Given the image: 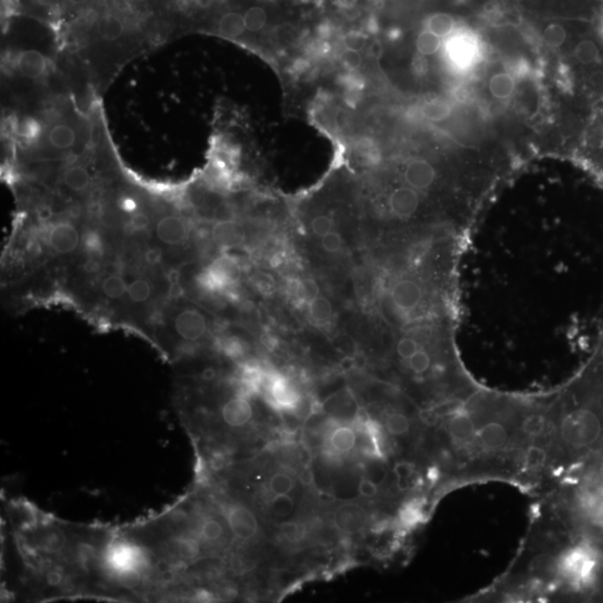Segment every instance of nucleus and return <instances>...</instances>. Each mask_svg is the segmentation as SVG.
Instances as JSON below:
<instances>
[{"label": "nucleus", "mask_w": 603, "mask_h": 603, "mask_svg": "<svg viewBox=\"0 0 603 603\" xmlns=\"http://www.w3.org/2000/svg\"><path fill=\"white\" fill-rule=\"evenodd\" d=\"M309 315L315 322L326 323L332 318V304L327 298L318 296L309 303Z\"/></svg>", "instance_id": "a878e982"}, {"label": "nucleus", "mask_w": 603, "mask_h": 603, "mask_svg": "<svg viewBox=\"0 0 603 603\" xmlns=\"http://www.w3.org/2000/svg\"><path fill=\"white\" fill-rule=\"evenodd\" d=\"M218 30L225 37L238 38L246 32L244 15L235 10H229L220 16L217 23Z\"/></svg>", "instance_id": "2eb2a0df"}, {"label": "nucleus", "mask_w": 603, "mask_h": 603, "mask_svg": "<svg viewBox=\"0 0 603 603\" xmlns=\"http://www.w3.org/2000/svg\"><path fill=\"white\" fill-rule=\"evenodd\" d=\"M393 473L397 479L410 480L415 474V465L408 462H397L393 467Z\"/></svg>", "instance_id": "c03bdc74"}, {"label": "nucleus", "mask_w": 603, "mask_h": 603, "mask_svg": "<svg viewBox=\"0 0 603 603\" xmlns=\"http://www.w3.org/2000/svg\"><path fill=\"white\" fill-rule=\"evenodd\" d=\"M82 244L80 231L70 222H58L48 234V245L58 255L72 254Z\"/></svg>", "instance_id": "0eeeda50"}, {"label": "nucleus", "mask_w": 603, "mask_h": 603, "mask_svg": "<svg viewBox=\"0 0 603 603\" xmlns=\"http://www.w3.org/2000/svg\"><path fill=\"white\" fill-rule=\"evenodd\" d=\"M225 519L229 530L236 539L249 541L258 532V521L255 514L243 505H229L225 510Z\"/></svg>", "instance_id": "39448f33"}, {"label": "nucleus", "mask_w": 603, "mask_h": 603, "mask_svg": "<svg viewBox=\"0 0 603 603\" xmlns=\"http://www.w3.org/2000/svg\"><path fill=\"white\" fill-rule=\"evenodd\" d=\"M242 276V269L234 257L222 255L200 275V284L209 291H220L236 284Z\"/></svg>", "instance_id": "f03ea898"}, {"label": "nucleus", "mask_w": 603, "mask_h": 603, "mask_svg": "<svg viewBox=\"0 0 603 603\" xmlns=\"http://www.w3.org/2000/svg\"><path fill=\"white\" fill-rule=\"evenodd\" d=\"M201 542L216 543L225 535V526L214 516H206L200 521L196 531Z\"/></svg>", "instance_id": "f3484780"}, {"label": "nucleus", "mask_w": 603, "mask_h": 603, "mask_svg": "<svg viewBox=\"0 0 603 603\" xmlns=\"http://www.w3.org/2000/svg\"><path fill=\"white\" fill-rule=\"evenodd\" d=\"M566 30L560 24H551L543 32V41L551 48H557L566 43Z\"/></svg>", "instance_id": "2f4dec72"}, {"label": "nucleus", "mask_w": 603, "mask_h": 603, "mask_svg": "<svg viewBox=\"0 0 603 603\" xmlns=\"http://www.w3.org/2000/svg\"><path fill=\"white\" fill-rule=\"evenodd\" d=\"M344 44H345L347 48L354 49V51L360 52L361 49H363L367 45V37L362 33H350L345 36Z\"/></svg>", "instance_id": "a19ab883"}, {"label": "nucleus", "mask_w": 603, "mask_h": 603, "mask_svg": "<svg viewBox=\"0 0 603 603\" xmlns=\"http://www.w3.org/2000/svg\"><path fill=\"white\" fill-rule=\"evenodd\" d=\"M211 235L213 240L220 249H236L244 240L243 227L233 220L217 222Z\"/></svg>", "instance_id": "9b49d317"}, {"label": "nucleus", "mask_w": 603, "mask_h": 603, "mask_svg": "<svg viewBox=\"0 0 603 603\" xmlns=\"http://www.w3.org/2000/svg\"><path fill=\"white\" fill-rule=\"evenodd\" d=\"M293 487H294V480L287 474L276 473L269 479V491L274 495L289 494Z\"/></svg>", "instance_id": "473e14b6"}, {"label": "nucleus", "mask_w": 603, "mask_h": 603, "mask_svg": "<svg viewBox=\"0 0 603 603\" xmlns=\"http://www.w3.org/2000/svg\"><path fill=\"white\" fill-rule=\"evenodd\" d=\"M573 57L583 67L592 66L599 62L600 46L592 39H582L573 48Z\"/></svg>", "instance_id": "6ab92c4d"}, {"label": "nucleus", "mask_w": 603, "mask_h": 603, "mask_svg": "<svg viewBox=\"0 0 603 603\" xmlns=\"http://www.w3.org/2000/svg\"><path fill=\"white\" fill-rule=\"evenodd\" d=\"M174 332L182 340L196 342L201 340L208 331L205 316L195 309H183L174 318Z\"/></svg>", "instance_id": "423d86ee"}, {"label": "nucleus", "mask_w": 603, "mask_h": 603, "mask_svg": "<svg viewBox=\"0 0 603 603\" xmlns=\"http://www.w3.org/2000/svg\"><path fill=\"white\" fill-rule=\"evenodd\" d=\"M393 303L402 311H411L415 309L422 298L420 286L413 280H404L395 284L393 293Z\"/></svg>", "instance_id": "f8f14e48"}, {"label": "nucleus", "mask_w": 603, "mask_h": 603, "mask_svg": "<svg viewBox=\"0 0 603 603\" xmlns=\"http://www.w3.org/2000/svg\"><path fill=\"white\" fill-rule=\"evenodd\" d=\"M340 61L344 69H347L350 72H354L361 66L362 56L358 51L348 48L341 54Z\"/></svg>", "instance_id": "4c0bfd02"}, {"label": "nucleus", "mask_w": 603, "mask_h": 603, "mask_svg": "<svg viewBox=\"0 0 603 603\" xmlns=\"http://www.w3.org/2000/svg\"><path fill=\"white\" fill-rule=\"evenodd\" d=\"M201 377L205 381H211V380H214L216 378V371L213 368H207V369L202 371Z\"/></svg>", "instance_id": "8fccbe9b"}, {"label": "nucleus", "mask_w": 603, "mask_h": 603, "mask_svg": "<svg viewBox=\"0 0 603 603\" xmlns=\"http://www.w3.org/2000/svg\"><path fill=\"white\" fill-rule=\"evenodd\" d=\"M386 429L393 437H402L411 429L409 418L400 413H393L386 419Z\"/></svg>", "instance_id": "cd10ccee"}, {"label": "nucleus", "mask_w": 603, "mask_h": 603, "mask_svg": "<svg viewBox=\"0 0 603 603\" xmlns=\"http://www.w3.org/2000/svg\"><path fill=\"white\" fill-rule=\"evenodd\" d=\"M48 141L57 150H69L75 145V130L71 125L58 123L49 131Z\"/></svg>", "instance_id": "dca6fc26"}, {"label": "nucleus", "mask_w": 603, "mask_h": 603, "mask_svg": "<svg viewBox=\"0 0 603 603\" xmlns=\"http://www.w3.org/2000/svg\"><path fill=\"white\" fill-rule=\"evenodd\" d=\"M331 520L339 533L357 535L367 528L369 513L367 508L359 503L345 502L335 507Z\"/></svg>", "instance_id": "7ed1b4c3"}, {"label": "nucleus", "mask_w": 603, "mask_h": 603, "mask_svg": "<svg viewBox=\"0 0 603 603\" xmlns=\"http://www.w3.org/2000/svg\"><path fill=\"white\" fill-rule=\"evenodd\" d=\"M298 293L300 300L311 303L314 298H318L320 289L314 280H303L298 284Z\"/></svg>", "instance_id": "c9c22d12"}, {"label": "nucleus", "mask_w": 603, "mask_h": 603, "mask_svg": "<svg viewBox=\"0 0 603 603\" xmlns=\"http://www.w3.org/2000/svg\"><path fill=\"white\" fill-rule=\"evenodd\" d=\"M224 350L229 357H240L243 353V347L236 340H227L224 344Z\"/></svg>", "instance_id": "a18cd8bd"}, {"label": "nucleus", "mask_w": 603, "mask_h": 603, "mask_svg": "<svg viewBox=\"0 0 603 603\" xmlns=\"http://www.w3.org/2000/svg\"><path fill=\"white\" fill-rule=\"evenodd\" d=\"M17 131L19 136L23 138L25 141H37L41 138L42 132H43V125H42L41 121H38L37 118L27 116V118H23L21 123L18 125Z\"/></svg>", "instance_id": "c756f323"}, {"label": "nucleus", "mask_w": 603, "mask_h": 603, "mask_svg": "<svg viewBox=\"0 0 603 603\" xmlns=\"http://www.w3.org/2000/svg\"><path fill=\"white\" fill-rule=\"evenodd\" d=\"M418 344L416 341L410 338H404L399 341L397 345V352L404 360H409L418 351Z\"/></svg>", "instance_id": "58836bf2"}, {"label": "nucleus", "mask_w": 603, "mask_h": 603, "mask_svg": "<svg viewBox=\"0 0 603 603\" xmlns=\"http://www.w3.org/2000/svg\"><path fill=\"white\" fill-rule=\"evenodd\" d=\"M16 69L24 78L37 80L43 78L48 71V61L43 53L28 49L19 53L16 60Z\"/></svg>", "instance_id": "9d476101"}, {"label": "nucleus", "mask_w": 603, "mask_h": 603, "mask_svg": "<svg viewBox=\"0 0 603 603\" xmlns=\"http://www.w3.org/2000/svg\"><path fill=\"white\" fill-rule=\"evenodd\" d=\"M127 282L121 276L112 274L102 282V291L111 300H118L127 293Z\"/></svg>", "instance_id": "b1692460"}, {"label": "nucleus", "mask_w": 603, "mask_h": 603, "mask_svg": "<svg viewBox=\"0 0 603 603\" xmlns=\"http://www.w3.org/2000/svg\"><path fill=\"white\" fill-rule=\"evenodd\" d=\"M304 533H305V528L298 523H284L280 525L282 537L286 540H289V542H298L304 537Z\"/></svg>", "instance_id": "e433bc0d"}, {"label": "nucleus", "mask_w": 603, "mask_h": 603, "mask_svg": "<svg viewBox=\"0 0 603 603\" xmlns=\"http://www.w3.org/2000/svg\"><path fill=\"white\" fill-rule=\"evenodd\" d=\"M442 44V38L435 35L429 30H424L417 38V51L424 56L433 55L440 49Z\"/></svg>", "instance_id": "c85d7f7f"}, {"label": "nucleus", "mask_w": 603, "mask_h": 603, "mask_svg": "<svg viewBox=\"0 0 603 603\" xmlns=\"http://www.w3.org/2000/svg\"><path fill=\"white\" fill-rule=\"evenodd\" d=\"M329 444L333 451L338 453H348L357 444V435L352 428L348 426H339L329 436Z\"/></svg>", "instance_id": "a211bd4d"}, {"label": "nucleus", "mask_w": 603, "mask_h": 603, "mask_svg": "<svg viewBox=\"0 0 603 603\" xmlns=\"http://www.w3.org/2000/svg\"><path fill=\"white\" fill-rule=\"evenodd\" d=\"M136 207H138L136 202L133 199L127 198V199L122 200L121 208L125 211H127V213H133V211L136 210Z\"/></svg>", "instance_id": "de8ad7c7"}, {"label": "nucleus", "mask_w": 603, "mask_h": 603, "mask_svg": "<svg viewBox=\"0 0 603 603\" xmlns=\"http://www.w3.org/2000/svg\"><path fill=\"white\" fill-rule=\"evenodd\" d=\"M253 416L254 411L251 402L243 395L229 399L222 408V420L231 428L244 427L251 422Z\"/></svg>", "instance_id": "1a4fd4ad"}, {"label": "nucleus", "mask_w": 603, "mask_h": 603, "mask_svg": "<svg viewBox=\"0 0 603 603\" xmlns=\"http://www.w3.org/2000/svg\"><path fill=\"white\" fill-rule=\"evenodd\" d=\"M409 362V368L413 370V372L422 375L426 372L430 368L431 360H430L429 354L426 351L418 350L411 358L408 360Z\"/></svg>", "instance_id": "f704fd0d"}, {"label": "nucleus", "mask_w": 603, "mask_h": 603, "mask_svg": "<svg viewBox=\"0 0 603 603\" xmlns=\"http://www.w3.org/2000/svg\"><path fill=\"white\" fill-rule=\"evenodd\" d=\"M82 246L89 256L92 258H101L105 254V242L101 235L96 231H87L82 236Z\"/></svg>", "instance_id": "393cba45"}, {"label": "nucleus", "mask_w": 603, "mask_h": 603, "mask_svg": "<svg viewBox=\"0 0 603 603\" xmlns=\"http://www.w3.org/2000/svg\"><path fill=\"white\" fill-rule=\"evenodd\" d=\"M436 172L426 160H413L404 171V179L413 189H426L433 185Z\"/></svg>", "instance_id": "4468645a"}, {"label": "nucleus", "mask_w": 603, "mask_h": 603, "mask_svg": "<svg viewBox=\"0 0 603 603\" xmlns=\"http://www.w3.org/2000/svg\"><path fill=\"white\" fill-rule=\"evenodd\" d=\"M188 231L187 222L177 215L162 217L156 227V238L168 246L181 245L187 240Z\"/></svg>", "instance_id": "6e6552de"}, {"label": "nucleus", "mask_w": 603, "mask_h": 603, "mask_svg": "<svg viewBox=\"0 0 603 603\" xmlns=\"http://www.w3.org/2000/svg\"><path fill=\"white\" fill-rule=\"evenodd\" d=\"M390 208L395 216L409 218L418 209L419 196L413 188H399L390 196Z\"/></svg>", "instance_id": "ddd939ff"}, {"label": "nucleus", "mask_w": 603, "mask_h": 603, "mask_svg": "<svg viewBox=\"0 0 603 603\" xmlns=\"http://www.w3.org/2000/svg\"><path fill=\"white\" fill-rule=\"evenodd\" d=\"M572 534V540L555 555V582L577 599H603V541Z\"/></svg>", "instance_id": "f257e3e1"}, {"label": "nucleus", "mask_w": 603, "mask_h": 603, "mask_svg": "<svg viewBox=\"0 0 603 603\" xmlns=\"http://www.w3.org/2000/svg\"><path fill=\"white\" fill-rule=\"evenodd\" d=\"M422 116L430 121H444L451 114V107L442 100H433L424 103L422 109Z\"/></svg>", "instance_id": "5701e85b"}, {"label": "nucleus", "mask_w": 603, "mask_h": 603, "mask_svg": "<svg viewBox=\"0 0 603 603\" xmlns=\"http://www.w3.org/2000/svg\"><path fill=\"white\" fill-rule=\"evenodd\" d=\"M358 491L361 496L367 497V498H372L379 494L378 485L367 477L361 479L360 483H359Z\"/></svg>", "instance_id": "37998d69"}, {"label": "nucleus", "mask_w": 603, "mask_h": 603, "mask_svg": "<svg viewBox=\"0 0 603 603\" xmlns=\"http://www.w3.org/2000/svg\"><path fill=\"white\" fill-rule=\"evenodd\" d=\"M455 28V21L451 15L438 12L429 17L427 21V30L438 37L444 38L451 35Z\"/></svg>", "instance_id": "4be33fe9"}, {"label": "nucleus", "mask_w": 603, "mask_h": 603, "mask_svg": "<svg viewBox=\"0 0 603 603\" xmlns=\"http://www.w3.org/2000/svg\"><path fill=\"white\" fill-rule=\"evenodd\" d=\"M243 15L246 30L249 32H260L267 23V12L263 7H249Z\"/></svg>", "instance_id": "bb28decb"}, {"label": "nucleus", "mask_w": 603, "mask_h": 603, "mask_svg": "<svg viewBox=\"0 0 603 603\" xmlns=\"http://www.w3.org/2000/svg\"><path fill=\"white\" fill-rule=\"evenodd\" d=\"M152 293V289L147 280L143 278H138L131 282L130 285L127 286V296L134 303H143L145 300H149Z\"/></svg>", "instance_id": "7c9ffc66"}, {"label": "nucleus", "mask_w": 603, "mask_h": 603, "mask_svg": "<svg viewBox=\"0 0 603 603\" xmlns=\"http://www.w3.org/2000/svg\"><path fill=\"white\" fill-rule=\"evenodd\" d=\"M476 420L467 411H458L451 415L446 422V436L453 447L462 453H469L476 431Z\"/></svg>", "instance_id": "20e7f679"}, {"label": "nucleus", "mask_w": 603, "mask_h": 603, "mask_svg": "<svg viewBox=\"0 0 603 603\" xmlns=\"http://www.w3.org/2000/svg\"><path fill=\"white\" fill-rule=\"evenodd\" d=\"M271 510L278 517H287L294 511V499L285 495H274L271 501Z\"/></svg>", "instance_id": "72a5a7b5"}, {"label": "nucleus", "mask_w": 603, "mask_h": 603, "mask_svg": "<svg viewBox=\"0 0 603 603\" xmlns=\"http://www.w3.org/2000/svg\"><path fill=\"white\" fill-rule=\"evenodd\" d=\"M322 245L326 251L336 253V251H340L341 246H342V238L338 233L330 231L322 237Z\"/></svg>", "instance_id": "79ce46f5"}, {"label": "nucleus", "mask_w": 603, "mask_h": 603, "mask_svg": "<svg viewBox=\"0 0 603 603\" xmlns=\"http://www.w3.org/2000/svg\"><path fill=\"white\" fill-rule=\"evenodd\" d=\"M488 89L494 98L505 100L510 98L515 90V80L508 73H497L489 80Z\"/></svg>", "instance_id": "412c9836"}, {"label": "nucleus", "mask_w": 603, "mask_h": 603, "mask_svg": "<svg viewBox=\"0 0 603 603\" xmlns=\"http://www.w3.org/2000/svg\"><path fill=\"white\" fill-rule=\"evenodd\" d=\"M333 220L327 216H318L312 222V229L315 235L323 237L332 231Z\"/></svg>", "instance_id": "ea45409f"}, {"label": "nucleus", "mask_w": 603, "mask_h": 603, "mask_svg": "<svg viewBox=\"0 0 603 603\" xmlns=\"http://www.w3.org/2000/svg\"><path fill=\"white\" fill-rule=\"evenodd\" d=\"M147 225V216H145L143 214H136V216L133 217L132 219H131V227H132L134 231H142V229H145Z\"/></svg>", "instance_id": "49530a36"}, {"label": "nucleus", "mask_w": 603, "mask_h": 603, "mask_svg": "<svg viewBox=\"0 0 603 603\" xmlns=\"http://www.w3.org/2000/svg\"><path fill=\"white\" fill-rule=\"evenodd\" d=\"M355 366V361L352 358H345L340 362V368L343 370L344 372H348L350 370H352Z\"/></svg>", "instance_id": "09e8293b"}, {"label": "nucleus", "mask_w": 603, "mask_h": 603, "mask_svg": "<svg viewBox=\"0 0 603 603\" xmlns=\"http://www.w3.org/2000/svg\"><path fill=\"white\" fill-rule=\"evenodd\" d=\"M63 181L69 189L75 192H83L91 186V176L89 171L82 165H72L67 168L63 174Z\"/></svg>", "instance_id": "aec40b11"}]
</instances>
